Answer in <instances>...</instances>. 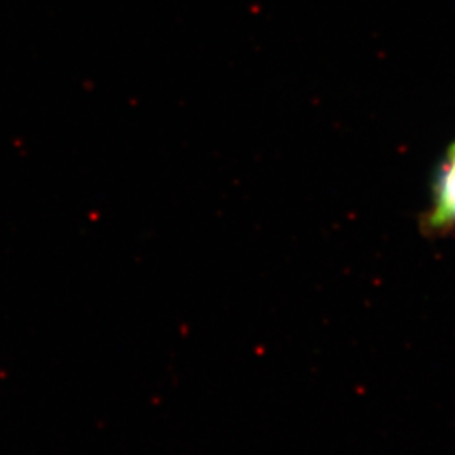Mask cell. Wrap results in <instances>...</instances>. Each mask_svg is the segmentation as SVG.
Returning <instances> with one entry per match:
<instances>
[{
    "instance_id": "6da1fadb",
    "label": "cell",
    "mask_w": 455,
    "mask_h": 455,
    "mask_svg": "<svg viewBox=\"0 0 455 455\" xmlns=\"http://www.w3.org/2000/svg\"><path fill=\"white\" fill-rule=\"evenodd\" d=\"M425 236H443L455 229V140L445 148L430 182V201L420 218Z\"/></svg>"
}]
</instances>
